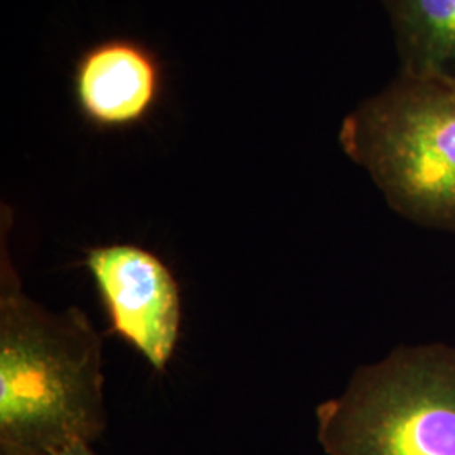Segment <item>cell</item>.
Segmentation results:
<instances>
[{
  "mask_svg": "<svg viewBox=\"0 0 455 455\" xmlns=\"http://www.w3.org/2000/svg\"><path fill=\"white\" fill-rule=\"evenodd\" d=\"M90 445L92 443L78 442V443H73V445H69V447H66L63 451H60V452L52 455H97L92 451Z\"/></svg>",
  "mask_w": 455,
  "mask_h": 455,
  "instance_id": "7",
  "label": "cell"
},
{
  "mask_svg": "<svg viewBox=\"0 0 455 455\" xmlns=\"http://www.w3.org/2000/svg\"><path fill=\"white\" fill-rule=\"evenodd\" d=\"M86 267L95 278L110 317V331L163 371L180 339L178 282L164 261L135 244H108L88 251Z\"/></svg>",
  "mask_w": 455,
  "mask_h": 455,
  "instance_id": "4",
  "label": "cell"
},
{
  "mask_svg": "<svg viewBox=\"0 0 455 455\" xmlns=\"http://www.w3.org/2000/svg\"><path fill=\"white\" fill-rule=\"evenodd\" d=\"M327 455H455V347L400 346L315 408Z\"/></svg>",
  "mask_w": 455,
  "mask_h": 455,
  "instance_id": "3",
  "label": "cell"
},
{
  "mask_svg": "<svg viewBox=\"0 0 455 455\" xmlns=\"http://www.w3.org/2000/svg\"><path fill=\"white\" fill-rule=\"evenodd\" d=\"M165 90L159 56L140 41L110 37L83 51L73 69V97L83 118L105 131L142 124Z\"/></svg>",
  "mask_w": 455,
  "mask_h": 455,
  "instance_id": "5",
  "label": "cell"
},
{
  "mask_svg": "<svg viewBox=\"0 0 455 455\" xmlns=\"http://www.w3.org/2000/svg\"><path fill=\"white\" fill-rule=\"evenodd\" d=\"M400 75L455 86V0H385Z\"/></svg>",
  "mask_w": 455,
  "mask_h": 455,
  "instance_id": "6",
  "label": "cell"
},
{
  "mask_svg": "<svg viewBox=\"0 0 455 455\" xmlns=\"http://www.w3.org/2000/svg\"><path fill=\"white\" fill-rule=\"evenodd\" d=\"M339 140L393 212L455 233V86L400 75L344 118Z\"/></svg>",
  "mask_w": 455,
  "mask_h": 455,
  "instance_id": "2",
  "label": "cell"
},
{
  "mask_svg": "<svg viewBox=\"0 0 455 455\" xmlns=\"http://www.w3.org/2000/svg\"><path fill=\"white\" fill-rule=\"evenodd\" d=\"M0 455H52L107 428L103 341L78 309L22 291L5 228L0 246Z\"/></svg>",
  "mask_w": 455,
  "mask_h": 455,
  "instance_id": "1",
  "label": "cell"
}]
</instances>
